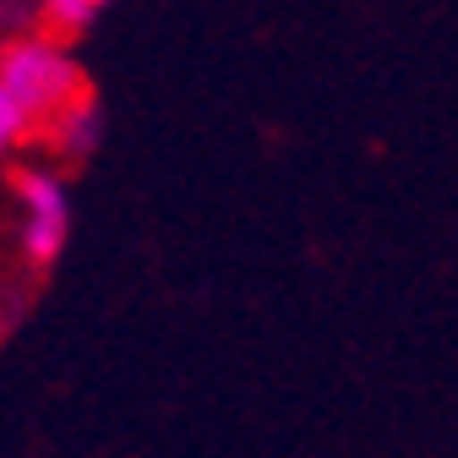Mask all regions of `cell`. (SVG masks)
Wrapping results in <instances>:
<instances>
[{
  "mask_svg": "<svg viewBox=\"0 0 458 458\" xmlns=\"http://www.w3.org/2000/svg\"><path fill=\"white\" fill-rule=\"evenodd\" d=\"M0 88L28 109L44 131L72 98L88 93V72H82L66 33L33 28V33H17V38L0 44Z\"/></svg>",
  "mask_w": 458,
  "mask_h": 458,
  "instance_id": "1",
  "label": "cell"
},
{
  "mask_svg": "<svg viewBox=\"0 0 458 458\" xmlns=\"http://www.w3.org/2000/svg\"><path fill=\"white\" fill-rule=\"evenodd\" d=\"M12 197H17V246L33 273H49L72 246V186L55 164H22Z\"/></svg>",
  "mask_w": 458,
  "mask_h": 458,
  "instance_id": "2",
  "label": "cell"
},
{
  "mask_svg": "<svg viewBox=\"0 0 458 458\" xmlns=\"http://www.w3.org/2000/svg\"><path fill=\"white\" fill-rule=\"evenodd\" d=\"M104 104L93 98V93H82V98H72L55 121L38 131V142L49 148V158L55 164H88L98 148H104Z\"/></svg>",
  "mask_w": 458,
  "mask_h": 458,
  "instance_id": "3",
  "label": "cell"
},
{
  "mask_svg": "<svg viewBox=\"0 0 458 458\" xmlns=\"http://www.w3.org/2000/svg\"><path fill=\"white\" fill-rule=\"evenodd\" d=\"M38 12H44V28L49 33L77 38V33H88L109 12V0H38Z\"/></svg>",
  "mask_w": 458,
  "mask_h": 458,
  "instance_id": "4",
  "label": "cell"
},
{
  "mask_svg": "<svg viewBox=\"0 0 458 458\" xmlns=\"http://www.w3.org/2000/svg\"><path fill=\"white\" fill-rule=\"evenodd\" d=\"M28 142H38V121H33V114L6 88H0V164H12Z\"/></svg>",
  "mask_w": 458,
  "mask_h": 458,
  "instance_id": "5",
  "label": "cell"
},
{
  "mask_svg": "<svg viewBox=\"0 0 458 458\" xmlns=\"http://www.w3.org/2000/svg\"><path fill=\"white\" fill-rule=\"evenodd\" d=\"M33 28H44L38 0H0V44L17 33H33Z\"/></svg>",
  "mask_w": 458,
  "mask_h": 458,
  "instance_id": "6",
  "label": "cell"
}]
</instances>
